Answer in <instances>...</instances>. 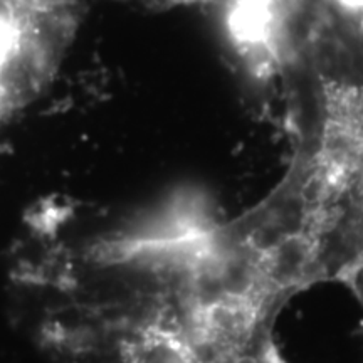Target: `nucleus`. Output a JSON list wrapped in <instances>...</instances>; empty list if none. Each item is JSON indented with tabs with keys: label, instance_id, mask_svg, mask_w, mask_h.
Wrapping results in <instances>:
<instances>
[{
	"label": "nucleus",
	"instance_id": "1",
	"mask_svg": "<svg viewBox=\"0 0 363 363\" xmlns=\"http://www.w3.org/2000/svg\"><path fill=\"white\" fill-rule=\"evenodd\" d=\"M21 278L71 363H272L276 321L308 288L251 208L220 219L190 190L103 233L52 238Z\"/></svg>",
	"mask_w": 363,
	"mask_h": 363
},
{
	"label": "nucleus",
	"instance_id": "2",
	"mask_svg": "<svg viewBox=\"0 0 363 363\" xmlns=\"http://www.w3.org/2000/svg\"><path fill=\"white\" fill-rule=\"evenodd\" d=\"M289 128L284 175L257 212L296 256L308 286L345 281L363 262V89L311 48L279 84Z\"/></svg>",
	"mask_w": 363,
	"mask_h": 363
}]
</instances>
